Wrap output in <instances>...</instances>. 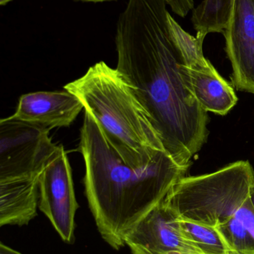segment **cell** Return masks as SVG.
<instances>
[{
	"label": "cell",
	"instance_id": "cell-17",
	"mask_svg": "<svg viewBox=\"0 0 254 254\" xmlns=\"http://www.w3.org/2000/svg\"><path fill=\"white\" fill-rule=\"evenodd\" d=\"M0 254H22L13 249H10L8 246L1 243L0 245Z\"/></svg>",
	"mask_w": 254,
	"mask_h": 254
},
{
	"label": "cell",
	"instance_id": "cell-5",
	"mask_svg": "<svg viewBox=\"0 0 254 254\" xmlns=\"http://www.w3.org/2000/svg\"><path fill=\"white\" fill-rule=\"evenodd\" d=\"M58 146L49 129L10 118L0 121V183L37 179Z\"/></svg>",
	"mask_w": 254,
	"mask_h": 254
},
{
	"label": "cell",
	"instance_id": "cell-8",
	"mask_svg": "<svg viewBox=\"0 0 254 254\" xmlns=\"http://www.w3.org/2000/svg\"><path fill=\"white\" fill-rule=\"evenodd\" d=\"M225 51L233 68V84L254 94V0H235L224 33Z\"/></svg>",
	"mask_w": 254,
	"mask_h": 254
},
{
	"label": "cell",
	"instance_id": "cell-11",
	"mask_svg": "<svg viewBox=\"0 0 254 254\" xmlns=\"http://www.w3.org/2000/svg\"><path fill=\"white\" fill-rule=\"evenodd\" d=\"M38 178L0 183V226L26 225L37 216Z\"/></svg>",
	"mask_w": 254,
	"mask_h": 254
},
{
	"label": "cell",
	"instance_id": "cell-6",
	"mask_svg": "<svg viewBox=\"0 0 254 254\" xmlns=\"http://www.w3.org/2000/svg\"><path fill=\"white\" fill-rule=\"evenodd\" d=\"M39 209L60 237L68 244L75 240V216L79 208L72 169L62 145L38 177Z\"/></svg>",
	"mask_w": 254,
	"mask_h": 254
},
{
	"label": "cell",
	"instance_id": "cell-18",
	"mask_svg": "<svg viewBox=\"0 0 254 254\" xmlns=\"http://www.w3.org/2000/svg\"><path fill=\"white\" fill-rule=\"evenodd\" d=\"M82 1H93V2H99V1H110V0H82Z\"/></svg>",
	"mask_w": 254,
	"mask_h": 254
},
{
	"label": "cell",
	"instance_id": "cell-14",
	"mask_svg": "<svg viewBox=\"0 0 254 254\" xmlns=\"http://www.w3.org/2000/svg\"><path fill=\"white\" fill-rule=\"evenodd\" d=\"M216 228L236 252L254 254V237L237 218H231Z\"/></svg>",
	"mask_w": 254,
	"mask_h": 254
},
{
	"label": "cell",
	"instance_id": "cell-2",
	"mask_svg": "<svg viewBox=\"0 0 254 254\" xmlns=\"http://www.w3.org/2000/svg\"><path fill=\"white\" fill-rule=\"evenodd\" d=\"M79 152L85 162V193L103 240L115 250L128 234L164 201L189 168L167 151L142 168L127 164L115 152L90 114L85 112Z\"/></svg>",
	"mask_w": 254,
	"mask_h": 254
},
{
	"label": "cell",
	"instance_id": "cell-9",
	"mask_svg": "<svg viewBox=\"0 0 254 254\" xmlns=\"http://www.w3.org/2000/svg\"><path fill=\"white\" fill-rule=\"evenodd\" d=\"M83 108L79 98L66 90L31 92L20 97L16 112L8 118L50 130L70 126Z\"/></svg>",
	"mask_w": 254,
	"mask_h": 254
},
{
	"label": "cell",
	"instance_id": "cell-7",
	"mask_svg": "<svg viewBox=\"0 0 254 254\" xmlns=\"http://www.w3.org/2000/svg\"><path fill=\"white\" fill-rule=\"evenodd\" d=\"M133 254H204L182 233L179 216L164 201L128 234Z\"/></svg>",
	"mask_w": 254,
	"mask_h": 254
},
{
	"label": "cell",
	"instance_id": "cell-12",
	"mask_svg": "<svg viewBox=\"0 0 254 254\" xmlns=\"http://www.w3.org/2000/svg\"><path fill=\"white\" fill-rule=\"evenodd\" d=\"M235 0H204L192 12V22L197 34H224L232 18Z\"/></svg>",
	"mask_w": 254,
	"mask_h": 254
},
{
	"label": "cell",
	"instance_id": "cell-19",
	"mask_svg": "<svg viewBox=\"0 0 254 254\" xmlns=\"http://www.w3.org/2000/svg\"><path fill=\"white\" fill-rule=\"evenodd\" d=\"M10 1H11V0H0V4L1 5H4V4H7Z\"/></svg>",
	"mask_w": 254,
	"mask_h": 254
},
{
	"label": "cell",
	"instance_id": "cell-4",
	"mask_svg": "<svg viewBox=\"0 0 254 254\" xmlns=\"http://www.w3.org/2000/svg\"><path fill=\"white\" fill-rule=\"evenodd\" d=\"M254 188V170L239 161L208 174L183 176L164 202L182 219L216 227L235 217Z\"/></svg>",
	"mask_w": 254,
	"mask_h": 254
},
{
	"label": "cell",
	"instance_id": "cell-15",
	"mask_svg": "<svg viewBox=\"0 0 254 254\" xmlns=\"http://www.w3.org/2000/svg\"><path fill=\"white\" fill-rule=\"evenodd\" d=\"M254 237V188L235 216Z\"/></svg>",
	"mask_w": 254,
	"mask_h": 254
},
{
	"label": "cell",
	"instance_id": "cell-3",
	"mask_svg": "<svg viewBox=\"0 0 254 254\" xmlns=\"http://www.w3.org/2000/svg\"><path fill=\"white\" fill-rule=\"evenodd\" d=\"M64 89L82 101L109 144L128 165L146 167L166 151L147 112L116 68L97 63Z\"/></svg>",
	"mask_w": 254,
	"mask_h": 254
},
{
	"label": "cell",
	"instance_id": "cell-13",
	"mask_svg": "<svg viewBox=\"0 0 254 254\" xmlns=\"http://www.w3.org/2000/svg\"><path fill=\"white\" fill-rule=\"evenodd\" d=\"M179 225L186 240L204 254H240L228 244L216 227L180 217Z\"/></svg>",
	"mask_w": 254,
	"mask_h": 254
},
{
	"label": "cell",
	"instance_id": "cell-1",
	"mask_svg": "<svg viewBox=\"0 0 254 254\" xmlns=\"http://www.w3.org/2000/svg\"><path fill=\"white\" fill-rule=\"evenodd\" d=\"M167 0H128L116 26V69L131 86L165 150L179 165L207 142V112L185 86L181 67L204 62L206 37L185 31Z\"/></svg>",
	"mask_w": 254,
	"mask_h": 254
},
{
	"label": "cell",
	"instance_id": "cell-10",
	"mask_svg": "<svg viewBox=\"0 0 254 254\" xmlns=\"http://www.w3.org/2000/svg\"><path fill=\"white\" fill-rule=\"evenodd\" d=\"M181 74L185 86L206 112L225 116L237 104L234 88L208 60L192 66L184 64Z\"/></svg>",
	"mask_w": 254,
	"mask_h": 254
},
{
	"label": "cell",
	"instance_id": "cell-16",
	"mask_svg": "<svg viewBox=\"0 0 254 254\" xmlns=\"http://www.w3.org/2000/svg\"><path fill=\"white\" fill-rule=\"evenodd\" d=\"M168 5L176 14L185 17L194 9V0H167Z\"/></svg>",
	"mask_w": 254,
	"mask_h": 254
}]
</instances>
